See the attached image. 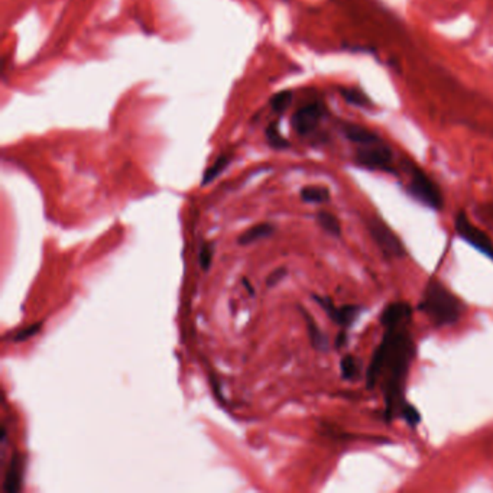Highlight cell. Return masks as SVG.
Wrapping results in <instances>:
<instances>
[{"label":"cell","mask_w":493,"mask_h":493,"mask_svg":"<svg viewBox=\"0 0 493 493\" xmlns=\"http://www.w3.org/2000/svg\"><path fill=\"white\" fill-rule=\"evenodd\" d=\"M275 233V226L271 223H258L255 226L249 228L246 232H243L239 239L237 243L239 244H252L255 242H259L262 239H268L271 237Z\"/></svg>","instance_id":"10"},{"label":"cell","mask_w":493,"mask_h":493,"mask_svg":"<svg viewBox=\"0 0 493 493\" xmlns=\"http://www.w3.org/2000/svg\"><path fill=\"white\" fill-rule=\"evenodd\" d=\"M41 327H42V323H36V324H32V326H29V327H27V328H24V330H19V331L13 335V338H12V342H15V343H22V342H25V340L34 338L35 334L39 333Z\"/></svg>","instance_id":"21"},{"label":"cell","mask_w":493,"mask_h":493,"mask_svg":"<svg viewBox=\"0 0 493 493\" xmlns=\"http://www.w3.org/2000/svg\"><path fill=\"white\" fill-rule=\"evenodd\" d=\"M285 277H286V269H285V268H278V269H275L274 272H271V274L268 275V278H266V285H268L269 288H272V286L278 285Z\"/></svg>","instance_id":"23"},{"label":"cell","mask_w":493,"mask_h":493,"mask_svg":"<svg viewBox=\"0 0 493 493\" xmlns=\"http://www.w3.org/2000/svg\"><path fill=\"white\" fill-rule=\"evenodd\" d=\"M291 102H293V93L285 90V92H279L271 99V106H272L274 111L282 113V111H285L289 107Z\"/></svg>","instance_id":"19"},{"label":"cell","mask_w":493,"mask_h":493,"mask_svg":"<svg viewBox=\"0 0 493 493\" xmlns=\"http://www.w3.org/2000/svg\"><path fill=\"white\" fill-rule=\"evenodd\" d=\"M419 310L427 314L434 324L448 326L460 319L463 307L456 296H453L445 286L434 279L430 281L424 289Z\"/></svg>","instance_id":"2"},{"label":"cell","mask_w":493,"mask_h":493,"mask_svg":"<svg viewBox=\"0 0 493 493\" xmlns=\"http://www.w3.org/2000/svg\"><path fill=\"white\" fill-rule=\"evenodd\" d=\"M340 368H342V375L345 379H354L359 375V370H361V366H359V362L353 356H346L342 359L340 362Z\"/></svg>","instance_id":"18"},{"label":"cell","mask_w":493,"mask_h":493,"mask_svg":"<svg viewBox=\"0 0 493 493\" xmlns=\"http://www.w3.org/2000/svg\"><path fill=\"white\" fill-rule=\"evenodd\" d=\"M229 162H230V160L228 158V156H220V158H217V161L204 172L203 183H201V186H207L211 181H214V179L228 168Z\"/></svg>","instance_id":"16"},{"label":"cell","mask_w":493,"mask_h":493,"mask_svg":"<svg viewBox=\"0 0 493 493\" xmlns=\"http://www.w3.org/2000/svg\"><path fill=\"white\" fill-rule=\"evenodd\" d=\"M317 220H319V223H320V226H321L327 233H330L331 236L339 237V236L342 235L340 221L338 220V217L333 216L331 213L320 211V213L317 214Z\"/></svg>","instance_id":"15"},{"label":"cell","mask_w":493,"mask_h":493,"mask_svg":"<svg viewBox=\"0 0 493 493\" xmlns=\"http://www.w3.org/2000/svg\"><path fill=\"white\" fill-rule=\"evenodd\" d=\"M399 412L402 414V417L405 418V421H407L410 425H412V427H415V425H417V424L419 422V419H421V415H419V412L417 411V408L412 407V405H410V403H403Z\"/></svg>","instance_id":"22"},{"label":"cell","mask_w":493,"mask_h":493,"mask_svg":"<svg viewBox=\"0 0 493 493\" xmlns=\"http://www.w3.org/2000/svg\"><path fill=\"white\" fill-rule=\"evenodd\" d=\"M356 162L359 165L370 168V169L389 171L391 162H392V155H391V151L385 146H376V144L368 145V148L361 149L357 152Z\"/></svg>","instance_id":"7"},{"label":"cell","mask_w":493,"mask_h":493,"mask_svg":"<svg viewBox=\"0 0 493 493\" xmlns=\"http://www.w3.org/2000/svg\"><path fill=\"white\" fill-rule=\"evenodd\" d=\"M368 226L372 237L379 246V249L382 251L388 258H401L405 255V248H403V244L384 221L373 218L372 221L368 223Z\"/></svg>","instance_id":"5"},{"label":"cell","mask_w":493,"mask_h":493,"mask_svg":"<svg viewBox=\"0 0 493 493\" xmlns=\"http://www.w3.org/2000/svg\"><path fill=\"white\" fill-rule=\"evenodd\" d=\"M213 255H214L213 243H204L203 246H201L200 254H198V262H200V266H201V269H203V271L207 272L209 269L211 268Z\"/></svg>","instance_id":"20"},{"label":"cell","mask_w":493,"mask_h":493,"mask_svg":"<svg viewBox=\"0 0 493 493\" xmlns=\"http://www.w3.org/2000/svg\"><path fill=\"white\" fill-rule=\"evenodd\" d=\"M411 319V307L407 303H392L389 304L384 312L380 321L384 327H398L405 326Z\"/></svg>","instance_id":"9"},{"label":"cell","mask_w":493,"mask_h":493,"mask_svg":"<svg viewBox=\"0 0 493 493\" xmlns=\"http://www.w3.org/2000/svg\"><path fill=\"white\" fill-rule=\"evenodd\" d=\"M345 133H346V137L352 141V142H356V144H361V145H375V144H379V139L376 134L368 129H363V127H359V126H354V125H349L345 127Z\"/></svg>","instance_id":"13"},{"label":"cell","mask_w":493,"mask_h":493,"mask_svg":"<svg viewBox=\"0 0 493 493\" xmlns=\"http://www.w3.org/2000/svg\"><path fill=\"white\" fill-rule=\"evenodd\" d=\"M343 342H345V333L339 334V338H338V342H335V343H338V347L343 346Z\"/></svg>","instance_id":"25"},{"label":"cell","mask_w":493,"mask_h":493,"mask_svg":"<svg viewBox=\"0 0 493 493\" xmlns=\"http://www.w3.org/2000/svg\"><path fill=\"white\" fill-rule=\"evenodd\" d=\"M342 95L343 97L349 102V103H353V104H363L366 102V99L361 95V93H357L356 90H346L343 88L342 90Z\"/></svg>","instance_id":"24"},{"label":"cell","mask_w":493,"mask_h":493,"mask_svg":"<svg viewBox=\"0 0 493 493\" xmlns=\"http://www.w3.org/2000/svg\"><path fill=\"white\" fill-rule=\"evenodd\" d=\"M456 232L463 237L470 246H473L476 251L487 256L493 261V242L490 237L480 229H478L475 224L470 221L464 213H460L456 217Z\"/></svg>","instance_id":"4"},{"label":"cell","mask_w":493,"mask_h":493,"mask_svg":"<svg viewBox=\"0 0 493 493\" xmlns=\"http://www.w3.org/2000/svg\"><path fill=\"white\" fill-rule=\"evenodd\" d=\"M22 487V461L18 454H15L9 463L5 475L4 490L8 493H16Z\"/></svg>","instance_id":"11"},{"label":"cell","mask_w":493,"mask_h":493,"mask_svg":"<svg viewBox=\"0 0 493 493\" xmlns=\"http://www.w3.org/2000/svg\"><path fill=\"white\" fill-rule=\"evenodd\" d=\"M300 311L303 312V316L305 319L308 335H310V340H311V345L314 346V349H317L320 352L327 350L328 349V340L326 338V334H323L320 327L316 324V321H314V319L310 316V314L305 312L304 308H300Z\"/></svg>","instance_id":"12"},{"label":"cell","mask_w":493,"mask_h":493,"mask_svg":"<svg viewBox=\"0 0 493 493\" xmlns=\"http://www.w3.org/2000/svg\"><path fill=\"white\" fill-rule=\"evenodd\" d=\"M314 300H316L321 308L328 314V317L334 321V323H338L339 326H350L353 323V320L357 317V314L359 311H361V308L356 307V305H343V307H335L334 303L327 298V297H317V296H314Z\"/></svg>","instance_id":"8"},{"label":"cell","mask_w":493,"mask_h":493,"mask_svg":"<svg viewBox=\"0 0 493 493\" xmlns=\"http://www.w3.org/2000/svg\"><path fill=\"white\" fill-rule=\"evenodd\" d=\"M323 113L324 109L320 103H310L296 111L291 123H293V127L298 134L305 137V134L311 133L317 127L323 118Z\"/></svg>","instance_id":"6"},{"label":"cell","mask_w":493,"mask_h":493,"mask_svg":"<svg viewBox=\"0 0 493 493\" xmlns=\"http://www.w3.org/2000/svg\"><path fill=\"white\" fill-rule=\"evenodd\" d=\"M410 193L425 206L436 210H440L443 207L441 191L431 181V179L419 169H412L411 181H410Z\"/></svg>","instance_id":"3"},{"label":"cell","mask_w":493,"mask_h":493,"mask_svg":"<svg viewBox=\"0 0 493 493\" xmlns=\"http://www.w3.org/2000/svg\"><path fill=\"white\" fill-rule=\"evenodd\" d=\"M415 356V346L411 335L407 333L405 326L387 327L385 335L380 345L376 347L370 361L366 380L368 387L372 388L376 380L385 375L384 394L387 402V417L391 419L395 411L402 408L403 385Z\"/></svg>","instance_id":"1"},{"label":"cell","mask_w":493,"mask_h":493,"mask_svg":"<svg viewBox=\"0 0 493 493\" xmlns=\"http://www.w3.org/2000/svg\"><path fill=\"white\" fill-rule=\"evenodd\" d=\"M301 198L305 203H314V204H320V203H326L330 198V193L326 187H317V186H310V187H304L301 190Z\"/></svg>","instance_id":"14"},{"label":"cell","mask_w":493,"mask_h":493,"mask_svg":"<svg viewBox=\"0 0 493 493\" xmlns=\"http://www.w3.org/2000/svg\"><path fill=\"white\" fill-rule=\"evenodd\" d=\"M266 139H268V144L275 149H284V148H288L289 145L286 139L279 133V130L277 129L275 123H272L266 129Z\"/></svg>","instance_id":"17"}]
</instances>
